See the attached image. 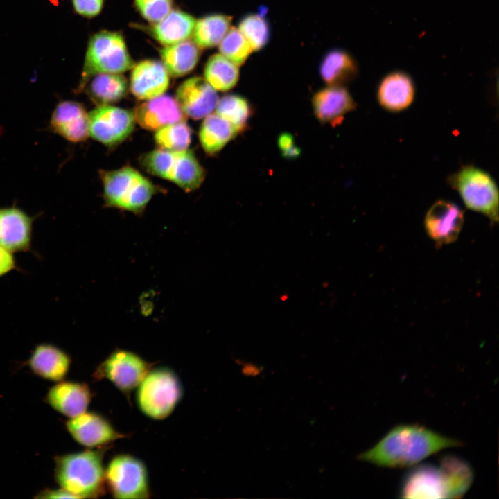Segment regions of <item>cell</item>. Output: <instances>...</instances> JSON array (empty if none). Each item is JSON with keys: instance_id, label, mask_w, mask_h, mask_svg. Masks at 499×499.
Wrapping results in <instances>:
<instances>
[{"instance_id": "obj_14", "label": "cell", "mask_w": 499, "mask_h": 499, "mask_svg": "<svg viewBox=\"0 0 499 499\" xmlns=\"http://www.w3.org/2000/svg\"><path fill=\"white\" fill-rule=\"evenodd\" d=\"M34 218L16 207H0V245L11 252H27Z\"/></svg>"}, {"instance_id": "obj_5", "label": "cell", "mask_w": 499, "mask_h": 499, "mask_svg": "<svg viewBox=\"0 0 499 499\" xmlns=\"http://www.w3.org/2000/svg\"><path fill=\"white\" fill-rule=\"evenodd\" d=\"M134 65L123 36L117 32L100 31L89 40L80 89L96 74L121 73Z\"/></svg>"}, {"instance_id": "obj_2", "label": "cell", "mask_w": 499, "mask_h": 499, "mask_svg": "<svg viewBox=\"0 0 499 499\" xmlns=\"http://www.w3.org/2000/svg\"><path fill=\"white\" fill-rule=\"evenodd\" d=\"M103 450L84 451L57 456L55 479L60 487L76 498H96L104 491L105 469Z\"/></svg>"}, {"instance_id": "obj_18", "label": "cell", "mask_w": 499, "mask_h": 499, "mask_svg": "<svg viewBox=\"0 0 499 499\" xmlns=\"http://www.w3.org/2000/svg\"><path fill=\"white\" fill-rule=\"evenodd\" d=\"M134 112L136 122L143 128L157 130L166 125L186 121L175 98L161 95L138 105Z\"/></svg>"}, {"instance_id": "obj_35", "label": "cell", "mask_w": 499, "mask_h": 499, "mask_svg": "<svg viewBox=\"0 0 499 499\" xmlns=\"http://www.w3.org/2000/svg\"><path fill=\"white\" fill-rule=\"evenodd\" d=\"M134 5L145 19L155 24L170 12L173 0H134Z\"/></svg>"}, {"instance_id": "obj_15", "label": "cell", "mask_w": 499, "mask_h": 499, "mask_svg": "<svg viewBox=\"0 0 499 499\" xmlns=\"http://www.w3.org/2000/svg\"><path fill=\"white\" fill-rule=\"evenodd\" d=\"M50 128L53 132L69 141H83L89 135L88 113L80 103L61 101L51 114Z\"/></svg>"}, {"instance_id": "obj_22", "label": "cell", "mask_w": 499, "mask_h": 499, "mask_svg": "<svg viewBox=\"0 0 499 499\" xmlns=\"http://www.w3.org/2000/svg\"><path fill=\"white\" fill-rule=\"evenodd\" d=\"M28 365L37 376L59 382L66 376L71 365L69 356L51 344H40L33 351Z\"/></svg>"}, {"instance_id": "obj_29", "label": "cell", "mask_w": 499, "mask_h": 499, "mask_svg": "<svg viewBox=\"0 0 499 499\" xmlns=\"http://www.w3.org/2000/svg\"><path fill=\"white\" fill-rule=\"evenodd\" d=\"M231 17L213 14L196 20L192 33L193 41L200 49L218 45L230 28Z\"/></svg>"}, {"instance_id": "obj_12", "label": "cell", "mask_w": 499, "mask_h": 499, "mask_svg": "<svg viewBox=\"0 0 499 499\" xmlns=\"http://www.w3.org/2000/svg\"><path fill=\"white\" fill-rule=\"evenodd\" d=\"M175 100L186 116L205 118L215 110L218 101L216 90L201 77H191L177 89Z\"/></svg>"}, {"instance_id": "obj_38", "label": "cell", "mask_w": 499, "mask_h": 499, "mask_svg": "<svg viewBox=\"0 0 499 499\" xmlns=\"http://www.w3.org/2000/svg\"><path fill=\"white\" fill-rule=\"evenodd\" d=\"M16 268L15 259L12 252L0 245V277Z\"/></svg>"}, {"instance_id": "obj_31", "label": "cell", "mask_w": 499, "mask_h": 499, "mask_svg": "<svg viewBox=\"0 0 499 499\" xmlns=\"http://www.w3.org/2000/svg\"><path fill=\"white\" fill-rule=\"evenodd\" d=\"M216 113L230 123L238 133L245 130L252 115L249 101L236 94H228L218 100Z\"/></svg>"}, {"instance_id": "obj_3", "label": "cell", "mask_w": 499, "mask_h": 499, "mask_svg": "<svg viewBox=\"0 0 499 499\" xmlns=\"http://www.w3.org/2000/svg\"><path fill=\"white\" fill-rule=\"evenodd\" d=\"M100 177L106 204L134 213H141L156 191L148 179L130 166L103 171Z\"/></svg>"}, {"instance_id": "obj_16", "label": "cell", "mask_w": 499, "mask_h": 499, "mask_svg": "<svg viewBox=\"0 0 499 499\" xmlns=\"http://www.w3.org/2000/svg\"><path fill=\"white\" fill-rule=\"evenodd\" d=\"M168 85L169 73L163 63L145 60L133 66L130 88L137 98L147 100L159 96Z\"/></svg>"}, {"instance_id": "obj_24", "label": "cell", "mask_w": 499, "mask_h": 499, "mask_svg": "<svg viewBox=\"0 0 499 499\" xmlns=\"http://www.w3.org/2000/svg\"><path fill=\"white\" fill-rule=\"evenodd\" d=\"M319 73L328 86H340L350 82L358 73L353 58L347 51L333 49L322 58Z\"/></svg>"}, {"instance_id": "obj_7", "label": "cell", "mask_w": 499, "mask_h": 499, "mask_svg": "<svg viewBox=\"0 0 499 499\" xmlns=\"http://www.w3.org/2000/svg\"><path fill=\"white\" fill-rule=\"evenodd\" d=\"M182 390L178 378L162 367L150 370L139 385L137 401L148 417L162 419L171 414L181 399Z\"/></svg>"}, {"instance_id": "obj_28", "label": "cell", "mask_w": 499, "mask_h": 499, "mask_svg": "<svg viewBox=\"0 0 499 499\" xmlns=\"http://www.w3.org/2000/svg\"><path fill=\"white\" fill-rule=\"evenodd\" d=\"M238 134L230 123L214 113L204 118L200 126L199 139L204 150L212 155L220 151Z\"/></svg>"}, {"instance_id": "obj_23", "label": "cell", "mask_w": 499, "mask_h": 499, "mask_svg": "<svg viewBox=\"0 0 499 499\" xmlns=\"http://www.w3.org/2000/svg\"><path fill=\"white\" fill-rule=\"evenodd\" d=\"M195 21V19L190 14L173 10L161 20L153 24L150 33L161 44L171 45L191 37Z\"/></svg>"}, {"instance_id": "obj_21", "label": "cell", "mask_w": 499, "mask_h": 499, "mask_svg": "<svg viewBox=\"0 0 499 499\" xmlns=\"http://www.w3.org/2000/svg\"><path fill=\"white\" fill-rule=\"evenodd\" d=\"M415 87L410 76L403 71L387 74L380 82L377 89L379 105L385 110L398 112L406 110L412 103Z\"/></svg>"}, {"instance_id": "obj_33", "label": "cell", "mask_w": 499, "mask_h": 499, "mask_svg": "<svg viewBox=\"0 0 499 499\" xmlns=\"http://www.w3.org/2000/svg\"><path fill=\"white\" fill-rule=\"evenodd\" d=\"M238 30L249 42L252 51L263 49L270 38V28L261 14H249L239 22Z\"/></svg>"}, {"instance_id": "obj_19", "label": "cell", "mask_w": 499, "mask_h": 499, "mask_svg": "<svg viewBox=\"0 0 499 499\" xmlns=\"http://www.w3.org/2000/svg\"><path fill=\"white\" fill-rule=\"evenodd\" d=\"M91 398L90 389L86 384L59 381L49 389L46 401L59 413L73 418L86 412Z\"/></svg>"}, {"instance_id": "obj_10", "label": "cell", "mask_w": 499, "mask_h": 499, "mask_svg": "<svg viewBox=\"0 0 499 499\" xmlns=\"http://www.w3.org/2000/svg\"><path fill=\"white\" fill-rule=\"evenodd\" d=\"M89 135L108 146L121 143L135 127L134 112L110 105H100L88 113Z\"/></svg>"}, {"instance_id": "obj_39", "label": "cell", "mask_w": 499, "mask_h": 499, "mask_svg": "<svg viewBox=\"0 0 499 499\" xmlns=\"http://www.w3.org/2000/svg\"><path fill=\"white\" fill-rule=\"evenodd\" d=\"M36 498H76V497L67 490L60 488L58 489H45L40 492Z\"/></svg>"}, {"instance_id": "obj_32", "label": "cell", "mask_w": 499, "mask_h": 499, "mask_svg": "<svg viewBox=\"0 0 499 499\" xmlns=\"http://www.w3.org/2000/svg\"><path fill=\"white\" fill-rule=\"evenodd\" d=\"M154 139L160 149L169 151L185 150L191 141V130L186 121H182L156 130Z\"/></svg>"}, {"instance_id": "obj_34", "label": "cell", "mask_w": 499, "mask_h": 499, "mask_svg": "<svg viewBox=\"0 0 499 499\" xmlns=\"http://www.w3.org/2000/svg\"><path fill=\"white\" fill-rule=\"evenodd\" d=\"M219 44L220 54L237 66L242 65L252 51L244 35L234 27L229 29Z\"/></svg>"}, {"instance_id": "obj_25", "label": "cell", "mask_w": 499, "mask_h": 499, "mask_svg": "<svg viewBox=\"0 0 499 499\" xmlns=\"http://www.w3.org/2000/svg\"><path fill=\"white\" fill-rule=\"evenodd\" d=\"M160 55L169 75L176 78L186 75L195 67L200 51L193 41L186 40L165 46Z\"/></svg>"}, {"instance_id": "obj_26", "label": "cell", "mask_w": 499, "mask_h": 499, "mask_svg": "<svg viewBox=\"0 0 499 499\" xmlns=\"http://www.w3.org/2000/svg\"><path fill=\"white\" fill-rule=\"evenodd\" d=\"M438 467L443 476L447 498H459L470 488L473 471L464 460L446 455L440 459Z\"/></svg>"}, {"instance_id": "obj_6", "label": "cell", "mask_w": 499, "mask_h": 499, "mask_svg": "<svg viewBox=\"0 0 499 499\" xmlns=\"http://www.w3.org/2000/svg\"><path fill=\"white\" fill-rule=\"evenodd\" d=\"M448 184L459 194L467 208L498 222V189L487 172L472 165L464 166L450 175Z\"/></svg>"}, {"instance_id": "obj_36", "label": "cell", "mask_w": 499, "mask_h": 499, "mask_svg": "<svg viewBox=\"0 0 499 499\" xmlns=\"http://www.w3.org/2000/svg\"><path fill=\"white\" fill-rule=\"evenodd\" d=\"M75 10L80 15L92 17L100 13L103 0H72Z\"/></svg>"}, {"instance_id": "obj_13", "label": "cell", "mask_w": 499, "mask_h": 499, "mask_svg": "<svg viewBox=\"0 0 499 499\" xmlns=\"http://www.w3.org/2000/svg\"><path fill=\"white\" fill-rule=\"evenodd\" d=\"M67 429L79 444L87 447H97L125 437L117 432L103 416L85 412L71 418Z\"/></svg>"}, {"instance_id": "obj_37", "label": "cell", "mask_w": 499, "mask_h": 499, "mask_svg": "<svg viewBox=\"0 0 499 499\" xmlns=\"http://www.w3.org/2000/svg\"><path fill=\"white\" fill-rule=\"evenodd\" d=\"M278 147L282 155L287 159H295L299 156L300 150L295 145L293 137L289 133H282L278 138Z\"/></svg>"}, {"instance_id": "obj_27", "label": "cell", "mask_w": 499, "mask_h": 499, "mask_svg": "<svg viewBox=\"0 0 499 499\" xmlns=\"http://www.w3.org/2000/svg\"><path fill=\"white\" fill-rule=\"evenodd\" d=\"M90 79L87 94L98 106L116 103L127 93L128 82L120 73H98Z\"/></svg>"}, {"instance_id": "obj_4", "label": "cell", "mask_w": 499, "mask_h": 499, "mask_svg": "<svg viewBox=\"0 0 499 499\" xmlns=\"http://www.w3.org/2000/svg\"><path fill=\"white\" fill-rule=\"evenodd\" d=\"M141 164L150 174L169 180L186 192L198 189L205 177L203 167L189 150H155L143 155Z\"/></svg>"}, {"instance_id": "obj_20", "label": "cell", "mask_w": 499, "mask_h": 499, "mask_svg": "<svg viewBox=\"0 0 499 499\" xmlns=\"http://www.w3.org/2000/svg\"><path fill=\"white\" fill-rule=\"evenodd\" d=\"M315 116L322 123H338L356 104L344 87L328 86L317 91L312 98Z\"/></svg>"}, {"instance_id": "obj_30", "label": "cell", "mask_w": 499, "mask_h": 499, "mask_svg": "<svg viewBox=\"0 0 499 499\" xmlns=\"http://www.w3.org/2000/svg\"><path fill=\"white\" fill-rule=\"evenodd\" d=\"M205 80L215 89L225 91L233 88L239 79L238 66L222 54L211 56L204 67Z\"/></svg>"}, {"instance_id": "obj_9", "label": "cell", "mask_w": 499, "mask_h": 499, "mask_svg": "<svg viewBox=\"0 0 499 499\" xmlns=\"http://www.w3.org/2000/svg\"><path fill=\"white\" fill-rule=\"evenodd\" d=\"M150 367V363L136 353L116 349L100 364L94 378L107 379L121 391L130 392L139 385Z\"/></svg>"}, {"instance_id": "obj_11", "label": "cell", "mask_w": 499, "mask_h": 499, "mask_svg": "<svg viewBox=\"0 0 499 499\" xmlns=\"http://www.w3.org/2000/svg\"><path fill=\"white\" fill-rule=\"evenodd\" d=\"M464 224V213L455 204L439 200L428 210L424 227L429 237L437 247L453 243L458 238Z\"/></svg>"}, {"instance_id": "obj_1", "label": "cell", "mask_w": 499, "mask_h": 499, "mask_svg": "<svg viewBox=\"0 0 499 499\" xmlns=\"http://www.w3.org/2000/svg\"><path fill=\"white\" fill-rule=\"evenodd\" d=\"M462 443L416 424L392 428L376 445L358 455L360 461L386 468H404L419 463L445 448Z\"/></svg>"}, {"instance_id": "obj_8", "label": "cell", "mask_w": 499, "mask_h": 499, "mask_svg": "<svg viewBox=\"0 0 499 499\" xmlns=\"http://www.w3.org/2000/svg\"><path fill=\"white\" fill-rule=\"evenodd\" d=\"M105 482L116 498H149L148 475L143 463L130 455H119L105 471Z\"/></svg>"}, {"instance_id": "obj_17", "label": "cell", "mask_w": 499, "mask_h": 499, "mask_svg": "<svg viewBox=\"0 0 499 499\" xmlns=\"http://www.w3.org/2000/svg\"><path fill=\"white\" fill-rule=\"evenodd\" d=\"M401 497L405 498H443L446 491L438 466L422 464L412 469L402 482Z\"/></svg>"}]
</instances>
